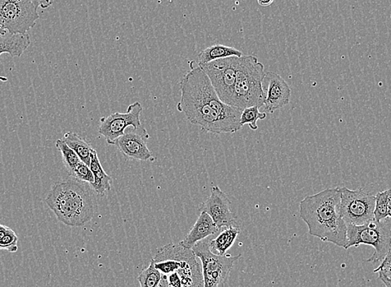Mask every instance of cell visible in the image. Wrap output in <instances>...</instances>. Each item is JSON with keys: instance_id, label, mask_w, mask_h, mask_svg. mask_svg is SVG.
<instances>
[{"instance_id": "cell-1", "label": "cell", "mask_w": 391, "mask_h": 287, "mask_svg": "<svg viewBox=\"0 0 391 287\" xmlns=\"http://www.w3.org/2000/svg\"><path fill=\"white\" fill-rule=\"evenodd\" d=\"M190 70L180 84L179 113L202 131L213 134L236 133L242 129V110L223 103L199 63L190 62Z\"/></svg>"}, {"instance_id": "cell-2", "label": "cell", "mask_w": 391, "mask_h": 287, "mask_svg": "<svg viewBox=\"0 0 391 287\" xmlns=\"http://www.w3.org/2000/svg\"><path fill=\"white\" fill-rule=\"evenodd\" d=\"M340 188L325 189L307 196L300 203V215L310 235L346 248L347 225L340 215Z\"/></svg>"}, {"instance_id": "cell-3", "label": "cell", "mask_w": 391, "mask_h": 287, "mask_svg": "<svg viewBox=\"0 0 391 287\" xmlns=\"http://www.w3.org/2000/svg\"><path fill=\"white\" fill-rule=\"evenodd\" d=\"M151 262L162 274L159 287H204L201 267L195 253L180 243L160 248Z\"/></svg>"}, {"instance_id": "cell-4", "label": "cell", "mask_w": 391, "mask_h": 287, "mask_svg": "<svg viewBox=\"0 0 391 287\" xmlns=\"http://www.w3.org/2000/svg\"><path fill=\"white\" fill-rule=\"evenodd\" d=\"M58 221L67 226L81 227L94 215L91 193L77 180L55 183L45 200Z\"/></svg>"}, {"instance_id": "cell-5", "label": "cell", "mask_w": 391, "mask_h": 287, "mask_svg": "<svg viewBox=\"0 0 391 287\" xmlns=\"http://www.w3.org/2000/svg\"><path fill=\"white\" fill-rule=\"evenodd\" d=\"M265 75L263 64L255 56L243 55L239 58L231 106L241 110L250 106L262 108L266 97Z\"/></svg>"}, {"instance_id": "cell-6", "label": "cell", "mask_w": 391, "mask_h": 287, "mask_svg": "<svg viewBox=\"0 0 391 287\" xmlns=\"http://www.w3.org/2000/svg\"><path fill=\"white\" fill-rule=\"evenodd\" d=\"M370 245L375 248L373 255L368 262L383 261L391 248V219L377 222L375 219L366 224L347 225V245L346 250L360 245Z\"/></svg>"}, {"instance_id": "cell-7", "label": "cell", "mask_w": 391, "mask_h": 287, "mask_svg": "<svg viewBox=\"0 0 391 287\" xmlns=\"http://www.w3.org/2000/svg\"><path fill=\"white\" fill-rule=\"evenodd\" d=\"M192 249L201 263L204 287H224L235 264L242 256L241 254L234 257L216 255L211 251L209 241L204 240L197 243Z\"/></svg>"}, {"instance_id": "cell-8", "label": "cell", "mask_w": 391, "mask_h": 287, "mask_svg": "<svg viewBox=\"0 0 391 287\" xmlns=\"http://www.w3.org/2000/svg\"><path fill=\"white\" fill-rule=\"evenodd\" d=\"M39 20L32 0H0V27L11 34H26Z\"/></svg>"}, {"instance_id": "cell-9", "label": "cell", "mask_w": 391, "mask_h": 287, "mask_svg": "<svg viewBox=\"0 0 391 287\" xmlns=\"http://www.w3.org/2000/svg\"><path fill=\"white\" fill-rule=\"evenodd\" d=\"M340 212L347 225L360 226L375 219L376 196L364 189L351 191L347 187L340 188Z\"/></svg>"}, {"instance_id": "cell-10", "label": "cell", "mask_w": 391, "mask_h": 287, "mask_svg": "<svg viewBox=\"0 0 391 287\" xmlns=\"http://www.w3.org/2000/svg\"><path fill=\"white\" fill-rule=\"evenodd\" d=\"M237 57L216 60L209 63L199 64L205 72L221 101L231 106L234 87L236 84Z\"/></svg>"}, {"instance_id": "cell-11", "label": "cell", "mask_w": 391, "mask_h": 287, "mask_svg": "<svg viewBox=\"0 0 391 287\" xmlns=\"http://www.w3.org/2000/svg\"><path fill=\"white\" fill-rule=\"evenodd\" d=\"M142 106L137 101L128 106L125 113H113L108 117L101 119L99 133L107 141L108 145L125 133L128 127L139 128L141 125V113Z\"/></svg>"}, {"instance_id": "cell-12", "label": "cell", "mask_w": 391, "mask_h": 287, "mask_svg": "<svg viewBox=\"0 0 391 287\" xmlns=\"http://www.w3.org/2000/svg\"><path fill=\"white\" fill-rule=\"evenodd\" d=\"M228 197L218 186L211 189L210 196L201 203V212H205L213 219L219 230L221 229L230 228L232 226H238L236 217L230 208Z\"/></svg>"}, {"instance_id": "cell-13", "label": "cell", "mask_w": 391, "mask_h": 287, "mask_svg": "<svg viewBox=\"0 0 391 287\" xmlns=\"http://www.w3.org/2000/svg\"><path fill=\"white\" fill-rule=\"evenodd\" d=\"M149 133L144 127L133 128L113 143L126 158L146 161L153 157L148 148Z\"/></svg>"}, {"instance_id": "cell-14", "label": "cell", "mask_w": 391, "mask_h": 287, "mask_svg": "<svg viewBox=\"0 0 391 287\" xmlns=\"http://www.w3.org/2000/svg\"><path fill=\"white\" fill-rule=\"evenodd\" d=\"M263 84L268 85L263 106L266 113H273L275 110L289 104L292 96L291 88L278 73L266 72Z\"/></svg>"}, {"instance_id": "cell-15", "label": "cell", "mask_w": 391, "mask_h": 287, "mask_svg": "<svg viewBox=\"0 0 391 287\" xmlns=\"http://www.w3.org/2000/svg\"><path fill=\"white\" fill-rule=\"evenodd\" d=\"M218 231L219 229L213 219L206 212H201L196 224L180 243L182 247L192 249L197 243L208 238L210 236L217 234Z\"/></svg>"}, {"instance_id": "cell-16", "label": "cell", "mask_w": 391, "mask_h": 287, "mask_svg": "<svg viewBox=\"0 0 391 287\" xmlns=\"http://www.w3.org/2000/svg\"><path fill=\"white\" fill-rule=\"evenodd\" d=\"M31 44L30 36L26 34L0 35V56L4 53L12 58H20ZM0 81L7 82L8 78L0 76Z\"/></svg>"}, {"instance_id": "cell-17", "label": "cell", "mask_w": 391, "mask_h": 287, "mask_svg": "<svg viewBox=\"0 0 391 287\" xmlns=\"http://www.w3.org/2000/svg\"><path fill=\"white\" fill-rule=\"evenodd\" d=\"M94 174V182L91 185L92 189L100 197H104L111 191L113 179L105 172L102 165H101L98 153L94 149L91 153V161L89 166Z\"/></svg>"}, {"instance_id": "cell-18", "label": "cell", "mask_w": 391, "mask_h": 287, "mask_svg": "<svg viewBox=\"0 0 391 287\" xmlns=\"http://www.w3.org/2000/svg\"><path fill=\"white\" fill-rule=\"evenodd\" d=\"M240 231V228L238 226L225 228L217 237L209 241L211 251L216 255H227L228 250L232 247Z\"/></svg>"}, {"instance_id": "cell-19", "label": "cell", "mask_w": 391, "mask_h": 287, "mask_svg": "<svg viewBox=\"0 0 391 287\" xmlns=\"http://www.w3.org/2000/svg\"><path fill=\"white\" fill-rule=\"evenodd\" d=\"M243 53L240 50L228 47L222 44H215L202 50L197 56V63L205 64L216 60L223 59L231 57L241 58Z\"/></svg>"}, {"instance_id": "cell-20", "label": "cell", "mask_w": 391, "mask_h": 287, "mask_svg": "<svg viewBox=\"0 0 391 287\" xmlns=\"http://www.w3.org/2000/svg\"><path fill=\"white\" fill-rule=\"evenodd\" d=\"M63 140L73 151H75L82 162L90 166L91 153L94 149L85 139L75 132H68L63 136Z\"/></svg>"}, {"instance_id": "cell-21", "label": "cell", "mask_w": 391, "mask_h": 287, "mask_svg": "<svg viewBox=\"0 0 391 287\" xmlns=\"http://www.w3.org/2000/svg\"><path fill=\"white\" fill-rule=\"evenodd\" d=\"M161 279H162V274L156 269L151 262L149 267L142 270L137 276L140 287H159Z\"/></svg>"}, {"instance_id": "cell-22", "label": "cell", "mask_w": 391, "mask_h": 287, "mask_svg": "<svg viewBox=\"0 0 391 287\" xmlns=\"http://www.w3.org/2000/svg\"><path fill=\"white\" fill-rule=\"evenodd\" d=\"M18 238L15 231L0 224V250L15 253L18 250Z\"/></svg>"}, {"instance_id": "cell-23", "label": "cell", "mask_w": 391, "mask_h": 287, "mask_svg": "<svg viewBox=\"0 0 391 287\" xmlns=\"http://www.w3.org/2000/svg\"><path fill=\"white\" fill-rule=\"evenodd\" d=\"M56 147L61 151L64 165L68 170V172L75 166L80 163L81 160L80 157L77 156L75 151H73L70 146L67 145L63 139H58L56 141Z\"/></svg>"}, {"instance_id": "cell-24", "label": "cell", "mask_w": 391, "mask_h": 287, "mask_svg": "<svg viewBox=\"0 0 391 287\" xmlns=\"http://www.w3.org/2000/svg\"><path fill=\"white\" fill-rule=\"evenodd\" d=\"M259 109V106H250V108L244 109L241 115L242 126L243 127L244 125L247 124L252 131H256L259 129L257 122L266 117V113H260Z\"/></svg>"}, {"instance_id": "cell-25", "label": "cell", "mask_w": 391, "mask_h": 287, "mask_svg": "<svg viewBox=\"0 0 391 287\" xmlns=\"http://www.w3.org/2000/svg\"><path fill=\"white\" fill-rule=\"evenodd\" d=\"M390 189L380 192L376 196L374 216L375 220L380 222L388 217L387 200Z\"/></svg>"}, {"instance_id": "cell-26", "label": "cell", "mask_w": 391, "mask_h": 287, "mask_svg": "<svg viewBox=\"0 0 391 287\" xmlns=\"http://www.w3.org/2000/svg\"><path fill=\"white\" fill-rule=\"evenodd\" d=\"M72 177L75 178L77 181L87 183L90 185L94 182V174L89 165H87L84 162L78 163L75 167H73L70 172Z\"/></svg>"}, {"instance_id": "cell-27", "label": "cell", "mask_w": 391, "mask_h": 287, "mask_svg": "<svg viewBox=\"0 0 391 287\" xmlns=\"http://www.w3.org/2000/svg\"><path fill=\"white\" fill-rule=\"evenodd\" d=\"M374 272H378L379 274L391 279V253L390 252L383 259L380 265L374 270Z\"/></svg>"}, {"instance_id": "cell-28", "label": "cell", "mask_w": 391, "mask_h": 287, "mask_svg": "<svg viewBox=\"0 0 391 287\" xmlns=\"http://www.w3.org/2000/svg\"><path fill=\"white\" fill-rule=\"evenodd\" d=\"M379 279L383 282L385 287H391V279L379 274Z\"/></svg>"}, {"instance_id": "cell-29", "label": "cell", "mask_w": 391, "mask_h": 287, "mask_svg": "<svg viewBox=\"0 0 391 287\" xmlns=\"http://www.w3.org/2000/svg\"><path fill=\"white\" fill-rule=\"evenodd\" d=\"M274 2V0H257V3L259 4V6L262 7H268L270 6L271 4Z\"/></svg>"}, {"instance_id": "cell-30", "label": "cell", "mask_w": 391, "mask_h": 287, "mask_svg": "<svg viewBox=\"0 0 391 287\" xmlns=\"http://www.w3.org/2000/svg\"><path fill=\"white\" fill-rule=\"evenodd\" d=\"M387 208H388V214H389V212H391V189H390V193L388 196Z\"/></svg>"}, {"instance_id": "cell-31", "label": "cell", "mask_w": 391, "mask_h": 287, "mask_svg": "<svg viewBox=\"0 0 391 287\" xmlns=\"http://www.w3.org/2000/svg\"><path fill=\"white\" fill-rule=\"evenodd\" d=\"M7 32L4 30L1 27H0V35H6Z\"/></svg>"}, {"instance_id": "cell-32", "label": "cell", "mask_w": 391, "mask_h": 287, "mask_svg": "<svg viewBox=\"0 0 391 287\" xmlns=\"http://www.w3.org/2000/svg\"><path fill=\"white\" fill-rule=\"evenodd\" d=\"M388 217H390V219H391V212H389V214H388Z\"/></svg>"}, {"instance_id": "cell-33", "label": "cell", "mask_w": 391, "mask_h": 287, "mask_svg": "<svg viewBox=\"0 0 391 287\" xmlns=\"http://www.w3.org/2000/svg\"><path fill=\"white\" fill-rule=\"evenodd\" d=\"M390 253H391V248H390Z\"/></svg>"}]
</instances>
